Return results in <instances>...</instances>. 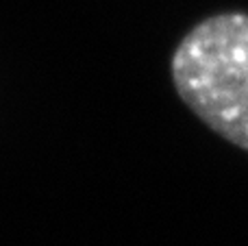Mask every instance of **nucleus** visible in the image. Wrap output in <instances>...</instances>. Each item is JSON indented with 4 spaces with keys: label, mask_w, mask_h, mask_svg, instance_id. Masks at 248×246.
Wrapping results in <instances>:
<instances>
[{
    "label": "nucleus",
    "mask_w": 248,
    "mask_h": 246,
    "mask_svg": "<svg viewBox=\"0 0 248 246\" xmlns=\"http://www.w3.org/2000/svg\"><path fill=\"white\" fill-rule=\"evenodd\" d=\"M170 74L194 116L248 153V13H216L194 24L172 52Z\"/></svg>",
    "instance_id": "f257e3e1"
}]
</instances>
